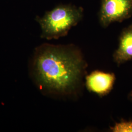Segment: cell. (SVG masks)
I'll return each instance as SVG.
<instances>
[{
    "mask_svg": "<svg viewBox=\"0 0 132 132\" xmlns=\"http://www.w3.org/2000/svg\"><path fill=\"white\" fill-rule=\"evenodd\" d=\"M132 16V0H101L98 17L102 28L122 22Z\"/></svg>",
    "mask_w": 132,
    "mask_h": 132,
    "instance_id": "3957f363",
    "label": "cell"
},
{
    "mask_svg": "<svg viewBox=\"0 0 132 132\" xmlns=\"http://www.w3.org/2000/svg\"><path fill=\"white\" fill-rule=\"evenodd\" d=\"M113 57L118 66L132 60V24L123 29L119 36L118 47Z\"/></svg>",
    "mask_w": 132,
    "mask_h": 132,
    "instance_id": "5b68a950",
    "label": "cell"
},
{
    "mask_svg": "<svg viewBox=\"0 0 132 132\" xmlns=\"http://www.w3.org/2000/svg\"><path fill=\"white\" fill-rule=\"evenodd\" d=\"M127 97L128 99L132 102V90L129 92V93L128 94Z\"/></svg>",
    "mask_w": 132,
    "mask_h": 132,
    "instance_id": "52a82bcc",
    "label": "cell"
},
{
    "mask_svg": "<svg viewBox=\"0 0 132 132\" xmlns=\"http://www.w3.org/2000/svg\"><path fill=\"white\" fill-rule=\"evenodd\" d=\"M84 9L72 4H60L36 17L39 24L41 38L48 40L65 37L82 20Z\"/></svg>",
    "mask_w": 132,
    "mask_h": 132,
    "instance_id": "7a4b0ae2",
    "label": "cell"
},
{
    "mask_svg": "<svg viewBox=\"0 0 132 132\" xmlns=\"http://www.w3.org/2000/svg\"><path fill=\"white\" fill-rule=\"evenodd\" d=\"M110 129L113 132H132V119H121L120 122L116 123L113 126L111 127Z\"/></svg>",
    "mask_w": 132,
    "mask_h": 132,
    "instance_id": "8992f818",
    "label": "cell"
},
{
    "mask_svg": "<svg viewBox=\"0 0 132 132\" xmlns=\"http://www.w3.org/2000/svg\"><path fill=\"white\" fill-rule=\"evenodd\" d=\"M86 87L90 92L103 97L109 94L113 89L116 81L113 73L94 71L85 78Z\"/></svg>",
    "mask_w": 132,
    "mask_h": 132,
    "instance_id": "277c9868",
    "label": "cell"
},
{
    "mask_svg": "<svg viewBox=\"0 0 132 132\" xmlns=\"http://www.w3.org/2000/svg\"><path fill=\"white\" fill-rule=\"evenodd\" d=\"M87 67L83 53L75 45L45 43L35 50L31 71L43 94L75 99L82 91Z\"/></svg>",
    "mask_w": 132,
    "mask_h": 132,
    "instance_id": "6da1fadb",
    "label": "cell"
}]
</instances>
